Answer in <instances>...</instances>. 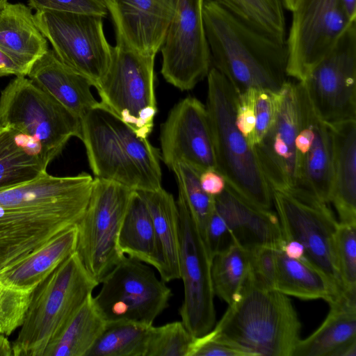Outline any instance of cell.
Segmentation results:
<instances>
[{"label":"cell","mask_w":356,"mask_h":356,"mask_svg":"<svg viewBox=\"0 0 356 356\" xmlns=\"http://www.w3.org/2000/svg\"><path fill=\"white\" fill-rule=\"evenodd\" d=\"M95 302L107 323L152 325L169 305L171 289L146 264L124 256L102 279Z\"/></svg>","instance_id":"obj_12"},{"label":"cell","mask_w":356,"mask_h":356,"mask_svg":"<svg viewBox=\"0 0 356 356\" xmlns=\"http://www.w3.org/2000/svg\"><path fill=\"white\" fill-rule=\"evenodd\" d=\"M251 268V251L233 243L211 261L214 294L230 305L243 286Z\"/></svg>","instance_id":"obj_32"},{"label":"cell","mask_w":356,"mask_h":356,"mask_svg":"<svg viewBox=\"0 0 356 356\" xmlns=\"http://www.w3.org/2000/svg\"><path fill=\"white\" fill-rule=\"evenodd\" d=\"M203 20L213 67L238 94L250 88L279 91L286 80L287 47L212 0Z\"/></svg>","instance_id":"obj_2"},{"label":"cell","mask_w":356,"mask_h":356,"mask_svg":"<svg viewBox=\"0 0 356 356\" xmlns=\"http://www.w3.org/2000/svg\"><path fill=\"white\" fill-rule=\"evenodd\" d=\"M0 127L31 137L51 161L71 138H81V120L26 76H16L1 90Z\"/></svg>","instance_id":"obj_8"},{"label":"cell","mask_w":356,"mask_h":356,"mask_svg":"<svg viewBox=\"0 0 356 356\" xmlns=\"http://www.w3.org/2000/svg\"><path fill=\"white\" fill-rule=\"evenodd\" d=\"M280 90L257 89L254 145H258L272 126L278 108Z\"/></svg>","instance_id":"obj_40"},{"label":"cell","mask_w":356,"mask_h":356,"mask_svg":"<svg viewBox=\"0 0 356 356\" xmlns=\"http://www.w3.org/2000/svg\"><path fill=\"white\" fill-rule=\"evenodd\" d=\"M271 246H260L251 250L250 272L257 282L273 289L276 275V251Z\"/></svg>","instance_id":"obj_42"},{"label":"cell","mask_w":356,"mask_h":356,"mask_svg":"<svg viewBox=\"0 0 356 356\" xmlns=\"http://www.w3.org/2000/svg\"><path fill=\"white\" fill-rule=\"evenodd\" d=\"M93 181L87 172L58 177L46 172L0 189V271L77 225Z\"/></svg>","instance_id":"obj_1"},{"label":"cell","mask_w":356,"mask_h":356,"mask_svg":"<svg viewBox=\"0 0 356 356\" xmlns=\"http://www.w3.org/2000/svg\"><path fill=\"white\" fill-rule=\"evenodd\" d=\"M334 249L343 293H356V225L339 224Z\"/></svg>","instance_id":"obj_37"},{"label":"cell","mask_w":356,"mask_h":356,"mask_svg":"<svg viewBox=\"0 0 356 356\" xmlns=\"http://www.w3.org/2000/svg\"><path fill=\"white\" fill-rule=\"evenodd\" d=\"M35 22L58 58L88 79L97 88L111 65L113 46L106 39L104 17L54 11H38Z\"/></svg>","instance_id":"obj_10"},{"label":"cell","mask_w":356,"mask_h":356,"mask_svg":"<svg viewBox=\"0 0 356 356\" xmlns=\"http://www.w3.org/2000/svg\"><path fill=\"white\" fill-rule=\"evenodd\" d=\"M115 31L137 51L155 56L173 18L175 0H104Z\"/></svg>","instance_id":"obj_20"},{"label":"cell","mask_w":356,"mask_h":356,"mask_svg":"<svg viewBox=\"0 0 356 356\" xmlns=\"http://www.w3.org/2000/svg\"><path fill=\"white\" fill-rule=\"evenodd\" d=\"M179 271L184 297L179 309L181 321L195 337L209 332L216 322L211 261L186 201L178 193Z\"/></svg>","instance_id":"obj_14"},{"label":"cell","mask_w":356,"mask_h":356,"mask_svg":"<svg viewBox=\"0 0 356 356\" xmlns=\"http://www.w3.org/2000/svg\"><path fill=\"white\" fill-rule=\"evenodd\" d=\"M150 213L159 254L161 280L164 282L180 279L179 223L177 202L163 187L137 191Z\"/></svg>","instance_id":"obj_25"},{"label":"cell","mask_w":356,"mask_h":356,"mask_svg":"<svg viewBox=\"0 0 356 356\" xmlns=\"http://www.w3.org/2000/svg\"><path fill=\"white\" fill-rule=\"evenodd\" d=\"M298 129L296 136V188L329 203L332 172L331 125L317 115L302 82H296Z\"/></svg>","instance_id":"obj_17"},{"label":"cell","mask_w":356,"mask_h":356,"mask_svg":"<svg viewBox=\"0 0 356 356\" xmlns=\"http://www.w3.org/2000/svg\"><path fill=\"white\" fill-rule=\"evenodd\" d=\"M33 289L15 288L0 280V334L8 337L20 327Z\"/></svg>","instance_id":"obj_38"},{"label":"cell","mask_w":356,"mask_h":356,"mask_svg":"<svg viewBox=\"0 0 356 356\" xmlns=\"http://www.w3.org/2000/svg\"><path fill=\"white\" fill-rule=\"evenodd\" d=\"M291 13L286 74L303 81L356 20L350 19L342 0H299Z\"/></svg>","instance_id":"obj_13"},{"label":"cell","mask_w":356,"mask_h":356,"mask_svg":"<svg viewBox=\"0 0 356 356\" xmlns=\"http://www.w3.org/2000/svg\"><path fill=\"white\" fill-rule=\"evenodd\" d=\"M8 75L26 76L23 70L0 49V76Z\"/></svg>","instance_id":"obj_45"},{"label":"cell","mask_w":356,"mask_h":356,"mask_svg":"<svg viewBox=\"0 0 356 356\" xmlns=\"http://www.w3.org/2000/svg\"><path fill=\"white\" fill-rule=\"evenodd\" d=\"M78 229L63 231L36 250L0 271V280L20 289L32 290L76 250Z\"/></svg>","instance_id":"obj_26"},{"label":"cell","mask_w":356,"mask_h":356,"mask_svg":"<svg viewBox=\"0 0 356 356\" xmlns=\"http://www.w3.org/2000/svg\"><path fill=\"white\" fill-rule=\"evenodd\" d=\"M115 33L112 60L96 90L101 102L141 137L148 138L158 109L155 56L131 47Z\"/></svg>","instance_id":"obj_7"},{"label":"cell","mask_w":356,"mask_h":356,"mask_svg":"<svg viewBox=\"0 0 356 356\" xmlns=\"http://www.w3.org/2000/svg\"><path fill=\"white\" fill-rule=\"evenodd\" d=\"M346 11L352 20H356V0H342Z\"/></svg>","instance_id":"obj_49"},{"label":"cell","mask_w":356,"mask_h":356,"mask_svg":"<svg viewBox=\"0 0 356 356\" xmlns=\"http://www.w3.org/2000/svg\"><path fill=\"white\" fill-rule=\"evenodd\" d=\"M245 23L273 38L286 42L282 0H212Z\"/></svg>","instance_id":"obj_33"},{"label":"cell","mask_w":356,"mask_h":356,"mask_svg":"<svg viewBox=\"0 0 356 356\" xmlns=\"http://www.w3.org/2000/svg\"><path fill=\"white\" fill-rule=\"evenodd\" d=\"M95 177L134 191L160 188L159 149L101 102L81 119V138Z\"/></svg>","instance_id":"obj_4"},{"label":"cell","mask_w":356,"mask_h":356,"mask_svg":"<svg viewBox=\"0 0 356 356\" xmlns=\"http://www.w3.org/2000/svg\"><path fill=\"white\" fill-rule=\"evenodd\" d=\"M214 200L215 209L227 222L235 243L249 250L260 246L282 250L284 240L280 222L270 209L248 203L227 185Z\"/></svg>","instance_id":"obj_21"},{"label":"cell","mask_w":356,"mask_h":356,"mask_svg":"<svg viewBox=\"0 0 356 356\" xmlns=\"http://www.w3.org/2000/svg\"><path fill=\"white\" fill-rule=\"evenodd\" d=\"M282 250L284 254L290 258L300 259L304 257L305 255V248L298 241L289 240L285 241Z\"/></svg>","instance_id":"obj_46"},{"label":"cell","mask_w":356,"mask_h":356,"mask_svg":"<svg viewBox=\"0 0 356 356\" xmlns=\"http://www.w3.org/2000/svg\"><path fill=\"white\" fill-rule=\"evenodd\" d=\"M330 306L325 321L311 335L299 340L292 356H333L356 340V294L343 293Z\"/></svg>","instance_id":"obj_28"},{"label":"cell","mask_w":356,"mask_h":356,"mask_svg":"<svg viewBox=\"0 0 356 356\" xmlns=\"http://www.w3.org/2000/svg\"><path fill=\"white\" fill-rule=\"evenodd\" d=\"M187 356H251L248 352L239 348L218 337L214 331L193 340Z\"/></svg>","instance_id":"obj_41"},{"label":"cell","mask_w":356,"mask_h":356,"mask_svg":"<svg viewBox=\"0 0 356 356\" xmlns=\"http://www.w3.org/2000/svg\"><path fill=\"white\" fill-rule=\"evenodd\" d=\"M213 330L251 356H292L301 323L288 296L257 282L250 270Z\"/></svg>","instance_id":"obj_3"},{"label":"cell","mask_w":356,"mask_h":356,"mask_svg":"<svg viewBox=\"0 0 356 356\" xmlns=\"http://www.w3.org/2000/svg\"><path fill=\"white\" fill-rule=\"evenodd\" d=\"M256 88H250L238 94L236 104L237 128L254 149L255 129Z\"/></svg>","instance_id":"obj_43"},{"label":"cell","mask_w":356,"mask_h":356,"mask_svg":"<svg viewBox=\"0 0 356 356\" xmlns=\"http://www.w3.org/2000/svg\"><path fill=\"white\" fill-rule=\"evenodd\" d=\"M274 289L304 300L323 299L329 304L341 296L320 270L304 259L289 257L281 249L276 251Z\"/></svg>","instance_id":"obj_30"},{"label":"cell","mask_w":356,"mask_h":356,"mask_svg":"<svg viewBox=\"0 0 356 356\" xmlns=\"http://www.w3.org/2000/svg\"><path fill=\"white\" fill-rule=\"evenodd\" d=\"M0 49L29 74L49 50L48 41L36 25L32 9L22 3H4L0 10Z\"/></svg>","instance_id":"obj_24"},{"label":"cell","mask_w":356,"mask_h":356,"mask_svg":"<svg viewBox=\"0 0 356 356\" xmlns=\"http://www.w3.org/2000/svg\"><path fill=\"white\" fill-rule=\"evenodd\" d=\"M330 124L333 154L329 202L339 223L356 225V120Z\"/></svg>","instance_id":"obj_23"},{"label":"cell","mask_w":356,"mask_h":356,"mask_svg":"<svg viewBox=\"0 0 356 356\" xmlns=\"http://www.w3.org/2000/svg\"><path fill=\"white\" fill-rule=\"evenodd\" d=\"M29 6L38 11L94 14L105 17L108 9L104 0H27Z\"/></svg>","instance_id":"obj_39"},{"label":"cell","mask_w":356,"mask_h":356,"mask_svg":"<svg viewBox=\"0 0 356 356\" xmlns=\"http://www.w3.org/2000/svg\"><path fill=\"white\" fill-rule=\"evenodd\" d=\"M13 355L12 343L6 336L0 334V356Z\"/></svg>","instance_id":"obj_47"},{"label":"cell","mask_w":356,"mask_h":356,"mask_svg":"<svg viewBox=\"0 0 356 356\" xmlns=\"http://www.w3.org/2000/svg\"><path fill=\"white\" fill-rule=\"evenodd\" d=\"M170 170L175 175L178 193L184 198L204 240L209 220L215 207L214 197L202 189L200 183V173L188 164L178 161Z\"/></svg>","instance_id":"obj_35"},{"label":"cell","mask_w":356,"mask_h":356,"mask_svg":"<svg viewBox=\"0 0 356 356\" xmlns=\"http://www.w3.org/2000/svg\"><path fill=\"white\" fill-rule=\"evenodd\" d=\"M272 194L284 242L299 241L305 248L302 259L325 274L341 295L334 249L339 222L327 203L303 193L274 189Z\"/></svg>","instance_id":"obj_11"},{"label":"cell","mask_w":356,"mask_h":356,"mask_svg":"<svg viewBox=\"0 0 356 356\" xmlns=\"http://www.w3.org/2000/svg\"><path fill=\"white\" fill-rule=\"evenodd\" d=\"M134 192L118 183L94 177L88 204L76 225L75 251L99 284L125 256L118 248V240Z\"/></svg>","instance_id":"obj_9"},{"label":"cell","mask_w":356,"mask_h":356,"mask_svg":"<svg viewBox=\"0 0 356 356\" xmlns=\"http://www.w3.org/2000/svg\"><path fill=\"white\" fill-rule=\"evenodd\" d=\"M29 78L80 120L98 106L92 83L63 64L49 49L31 67Z\"/></svg>","instance_id":"obj_22"},{"label":"cell","mask_w":356,"mask_h":356,"mask_svg":"<svg viewBox=\"0 0 356 356\" xmlns=\"http://www.w3.org/2000/svg\"><path fill=\"white\" fill-rule=\"evenodd\" d=\"M302 82L322 120H356V21Z\"/></svg>","instance_id":"obj_15"},{"label":"cell","mask_w":356,"mask_h":356,"mask_svg":"<svg viewBox=\"0 0 356 356\" xmlns=\"http://www.w3.org/2000/svg\"><path fill=\"white\" fill-rule=\"evenodd\" d=\"M296 83L286 81L280 90L275 120L254 147L261 170L272 190L296 188V136L298 129Z\"/></svg>","instance_id":"obj_19"},{"label":"cell","mask_w":356,"mask_h":356,"mask_svg":"<svg viewBox=\"0 0 356 356\" xmlns=\"http://www.w3.org/2000/svg\"><path fill=\"white\" fill-rule=\"evenodd\" d=\"M152 325L129 321L107 323L88 356H146Z\"/></svg>","instance_id":"obj_34"},{"label":"cell","mask_w":356,"mask_h":356,"mask_svg":"<svg viewBox=\"0 0 356 356\" xmlns=\"http://www.w3.org/2000/svg\"><path fill=\"white\" fill-rule=\"evenodd\" d=\"M106 324L90 294L51 339L42 356H88Z\"/></svg>","instance_id":"obj_29"},{"label":"cell","mask_w":356,"mask_h":356,"mask_svg":"<svg viewBox=\"0 0 356 356\" xmlns=\"http://www.w3.org/2000/svg\"><path fill=\"white\" fill-rule=\"evenodd\" d=\"M98 284L74 251L33 290L12 343L13 356H42L51 339Z\"/></svg>","instance_id":"obj_6"},{"label":"cell","mask_w":356,"mask_h":356,"mask_svg":"<svg viewBox=\"0 0 356 356\" xmlns=\"http://www.w3.org/2000/svg\"><path fill=\"white\" fill-rule=\"evenodd\" d=\"M194 338L181 321L152 325L146 356H187Z\"/></svg>","instance_id":"obj_36"},{"label":"cell","mask_w":356,"mask_h":356,"mask_svg":"<svg viewBox=\"0 0 356 356\" xmlns=\"http://www.w3.org/2000/svg\"><path fill=\"white\" fill-rule=\"evenodd\" d=\"M161 159L171 169L184 162L198 172L216 170V157L208 112L199 99L187 97L170 110L160 131Z\"/></svg>","instance_id":"obj_18"},{"label":"cell","mask_w":356,"mask_h":356,"mask_svg":"<svg viewBox=\"0 0 356 356\" xmlns=\"http://www.w3.org/2000/svg\"><path fill=\"white\" fill-rule=\"evenodd\" d=\"M333 356H356V340L339 348Z\"/></svg>","instance_id":"obj_48"},{"label":"cell","mask_w":356,"mask_h":356,"mask_svg":"<svg viewBox=\"0 0 356 356\" xmlns=\"http://www.w3.org/2000/svg\"><path fill=\"white\" fill-rule=\"evenodd\" d=\"M118 245L123 254L160 268L159 254L152 220L148 209L135 191L120 230Z\"/></svg>","instance_id":"obj_31"},{"label":"cell","mask_w":356,"mask_h":356,"mask_svg":"<svg viewBox=\"0 0 356 356\" xmlns=\"http://www.w3.org/2000/svg\"><path fill=\"white\" fill-rule=\"evenodd\" d=\"M51 161L31 137L0 127V189L31 181L47 172Z\"/></svg>","instance_id":"obj_27"},{"label":"cell","mask_w":356,"mask_h":356,"mask_svg":"<svg viewBox=\"0 0 356 356\" xmlns=\"http://www.w3.org/2000/svg\"><path fill=\"white\" fill-rule=\"evenodd\" d=\"M207 77L206 108L213 136L216 170L242 199L259 208L270 209L272 188L261 170L254 149L236 124L238 92L213 67Z\"/></svg>","instance_id":"obj_5"},{"label":"cell","mask_w":356,"mask_h":356,"mask_svg":"<svg viewBox=\"0 0 356 356\" xmlns=\"http://www.w3.org/2000/svg\"><path fill=\"white\" fill-rule=\"evenodd\" d=\"M3 1H6V0H3Z\"/></svg>","instance_id":"obj_52"},{"label":"cell","mask_w":356,"mask_h":356,"mask_svg":"<svg viewBox=\"0 0 356 356\" xmlns=\"http://www.w3.org/2000/svg\"><path fill=\"white\" fill-rule=\"evenodd\" d=\"M299 0H282L284 8L292 12L297 6Z\"/></svg>","instance_id":"obj_50"},{"label":"cell","mask_w":356,"mask_h":356,"mask_svg":"<svg viewBox=\"0 0 356 356\" xmlns=\"http://www.w3.org/2000/svg\"><path fill=\"white\" fill-rule=\"evenodd\" d=\"M204 0H175V12L160 50L165 80L184 91L207 76L211 66L203 20Z\"/></svg>","instance_id":"obj_16"},{"label":"cell","mask_w":356,"mask_h":356,"mask_svg":"<svg viewBox=\"0 0 356 356\" xmlns=\"http://www.w3.org/2000/svg\"><path fill=\"white\" fill-rule=\"evenodd\" d=\"M8 1V0H6V1L0 0V10H1V8H2L3 5L4 4V3H5L6 1Z\"/></svg>","instance_id":"obj_51"},{"label":"cell","mask_w":356,"mask_h":356,"mask_svg":"<svg viewBox=\"0 0 356 356\" xmlns=\"http://www.w3.org/2000/svg\"><path fill=\"white\" fill-rule=\"evenodd\" d=\"M200 183L202 189L209 195L216 197L221 194L227 183L224 177L216 170H207L200 174Z\"/></svg>","instance_id":"obj_44"}]
</instances>
